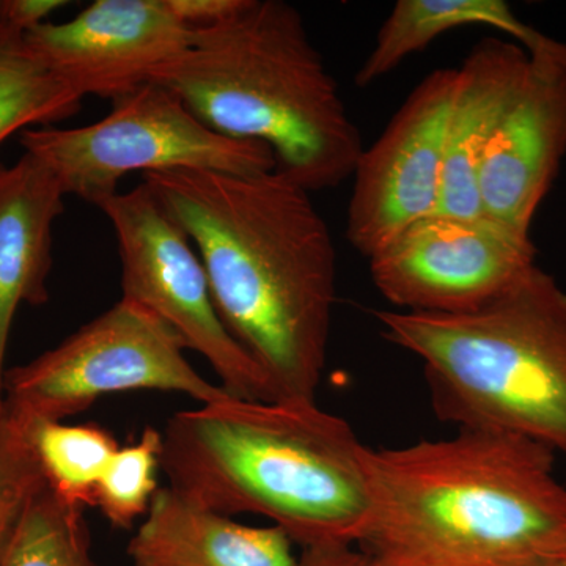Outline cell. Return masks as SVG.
<instances>
[{
	"mask_svg": "<svg viewBox=\"0 0 566 566\" xmlns=\"http://www.w3.org/2000/svg\"><path fill=\"white\" fill-rule=\"evenodd\" d=\"M191 238L223 324L274 398L316 403L337 300L333 233L311 191L277 169L142 175Z\"/></svg>",
	"mask_w": 566,
	"mask_h": 566,
	"instance_id": "6da1fadb",
	"label": "cell"
},
{
	"mask_svg": "<svg viewBox=\"0 0 566 566\" xmlns=\"http://www.w3.org/2000/svg\"><path fill=\"white\" fill-rule=\"evenodd\" d=\"M554 461L494 431L370 449L371 512L357 546L379 566H560L566 485Z\"/></svg>",
	"mask_w": 566,
	"mask_h": 566,
	"instance_id": "7a4b0ae2",
	"label": "cell"
},
{
	"mask_svg": "<svg viewBox=\"0 0 566 566\" xmlns=\"http://www.w3.org/2000/svg\"><path fill=\"white\" fill-rule=\"evenodd\" d=\"M161 434L167 486L193 504L268 517L303 549L363 539L370 447L318 405L230 395L177 412Z\"/></svg>",
	"mask_w": 566,
	"mask_h": 566,
	"instance_id": "3957f363",
	"label": "cell"
},
{
	"mask_svg": "<svg viewBox=\"0 0 566 566\" xmlns=\"http://www.w3.org/2000/svg\"><path fill=\"white\" fill-rule=\"evenodd\" d=\"M148 82L214 132L266 145L279 172L311 192L352 178L365 147L303 14L283 0H245L230 20L193 31Z\"/></svg>",
	"mask_w": 566,
	"mask_h": 566,
	"instance_id": "277c9868",
	"label": "cell"
},
{
	"mask_svg": "<svg viewBox=\"0 0 566 566\" xmlns=\"http://www.w3.org/2000/svg\"><path fill=\"white\" fill-rule=\"evenodd\" d=\"M375 316L387 342L419 357L439 420L566 457V289L553 275L534 266L469 314Z\"/></svg>",
	"mask_w": 566,
	"mask_h": 566,
	"instance_id": "5b68a950",
	"label": "cell"
},
{
	"mask_svg": "<svg viewBox=\"0 0 566 566\" xmlns=\"http://www.w3.org/2000/svg\"><path fill=\"white\" fill-rule=\"evenodd\" d=\"M109 115L77 128H31L24 151L41 159L66 196L96 205L126 175L192 169L251 175L277 169L266 145L238 140L200 120L180 96L156 82L117 99Z\"/></svg>",
	"mask_w": 566,
	"mask_h": 566,
	"instance_id": "8992f818",
	"label": "cell"
},
{
	"mask_svg": "<svg viewBox=\"0 0 566 566\" xmlns=\"http://www.w3.org/2000/svg\"><path fill=\"white\" fill-rule=\"evenodd\" d=\"M185 349L169 324L122 297L62 344L7 370L3 403L20 419L62 422L107 394L164 390L202 405L230 397L189 364Z\"/></svg>",
	"mask_w": 566,
	"mask_h": 566,
	"instance_id": "52a82bcc",
	"label": "cell"
},
{
	"mask_svg": "<svg viewBox=\"0 0 566 566\" xmlns=\"http://www.w3.org/2000/svg\"><path fill=\"white\" fill-rule=\"evenodd\" d=\"M109 219L122 263V297L153 312L203 357L221 387L248 400H275L251 354L223 324L191 238L145 182L95 205Z\"/></svg>",
	"mask_w": 566,
	"mask_h": 566,
	"instance_id": "ba28073f",
	"label": "cell"
},
{
	"mask_svg": "<svg viewBox=\"0 0 566 566\" xmlns=\"http://www.w3.org/2000/svg\"><path fill=\"white\" fill-rule=\"evenodd\" d=\"M531 237L490 219L431 214L375 253L370 274L395 311L458 315L479 311L536 266Z\"/></svg>",
	"mask_w": 566,
	"mask_h": 566,
	"instance_id": "9c48e42d",
	"label": "cell"
},
{
	"mask_svg": "<svg viewBox=\"0 0 566 566\" xmlns=\"http://www.w3.org/2000/svg\"><path fill=\"white\" fill-rule=\"evenodd\" d=\"M455 85L457 69L431 71L381 136L360 153L353 172L346 238L365 259L438 211Z\"/></svg>",
	"mask_w": 566,
	"mask_h": 566,
	"instance_id": "30bf717a",
	"label": "cell"
},
{
	"mask_svg": "<svg viewBox=\"0 0 566 566\" xmlns=\"http://www.w3.org/2000/svg\"><path fill=\"white\" fill-rule=\"evenodd\" d=\"M164 0H96L73 20L25 33L33 54L82 98L117 99L191 44Z\"/></svg>",
	"mask_w": 566,
	"mask_h": 566,
	"instance_id": "8fae6325",
	"label": "cell"
},
{
	"mask_svg": "<svg viewBox=\"0 0 566 566\" xmlns=\"http://www.w3.org/2000/svg\"><path fill=\"white\" fill-rule=\"evenodd\" d=\"M566 155V66L532 57L480 161V207L521 237L556 180Z\"/></svg>",
	"mask_w": 566,
	"mask_h": 566,
	"instance_id": "7c38bea8",
	"label": "cell"
},
{
	"mask_svg": "<svg viewBox=\"0 0 566 566\" xmlns=\"http://www.w3.org/2000/svg\"><path fill=\"white\" fill-rule=\"evenodd\" d=\"M528 61L531 55L515 41L491 36L480 40L458 66L436 214L483 218L476 185L480 161Z\"/></svg>",
	"mask_w": 566,
	"mask_h": 566,
	"instance_id": "4fadbf2b",
	"label": "cell"
},
{
	"mask_svg": "<svg viewBox=\"0 0 566 566\" xmlns=\"http://www.w3.org/2000/svg\"><path fill=\"white\" fill-rule=\"evenodd\" d=\"M65 197L59 178L31 153L0 172V403L18 308L50 301L52 230Z\"/></svg>",
	"mask_w": 566,
	"mask_h": 566,
	"instance_id": "5bb4252c",
	"label": "cell"
},
{
	"mask_svg": "<svg viewBox=\"0 0 566 566\" xmlns=\"http://www.w3.org/2000/svg\"><path fill=\"white\" fill-rule=\"evenodd\" d=\"M281 527H253L159 488L132 542L133 566H300Z\"/></svg>",
	"mask_w": 566,
	"mask_h": 566,
	"instance_id": "9a60e30c",
	"label": "cell"
},
{
	"mask_svg": "<svg viewBox=\"0 0 566 566\" xmlns=\"http://www.w3.org/2000/svg\"><path fill=\"white\" fill-rule=\"evenodd\" d=\"M463 28L497 29L532 57L566 66V44L521 21L504 0H398L357 71L356 85L368 87L439 36Z\"/></svg>",
	"mask_w": 566,
	"mask_h": 566,
	"instance_id": "2e32d148",
	"label": "cell"
},
{
	"mask_svg": "<svg viewBox=\"0 0 566 566\" xmlns=\"http://www.w3.org/2000/svg\"><path fill=\"white\" fill-rule=\"evenodd\" d=\"M82 99L33 54L25 33L0 22V145L31 126L73 117Z\"/></svg>",
	"mask_w": 566,
	"mask_h": 566,
	"instance_id": "e0dca14e",
	"label": "cell"
},
{
	"mask_svg": "<svg viewBox=\"0 0 566 566\" xmlns=\"http://www.w3.org/2000/svg\"><path fill=\"white\" fill-rule=\"evenodd\" d=\"M17 419L24 424L52 493L74 509L95 505L96 485L111 458L120 449L114 436L99 424Z\"/></svg>",
	"mask_w": 566,
	"mask_h": 566,
	"instance_id": "ac0fdd59",
	"label": "cell"
},
{
	"mask_svg": "<svg viewBox=\"0 0 566 566\" xmlns=\"http://www.w3.org/2000/svg\"><path fill=\"white\" fill-rule=\"evenodd\" d=\"M0 566H98L82 510L44 486L21 516Z\"/></svg>",
	"mask_w": 566,
	"mask_h": 566,
	"instance_id": "d6986e66",
	"label": "cell"
},
{
	"mask_svg": "<svg viewBox=\"0 0 566 566\" xmlns=\"http://www.w3.org/2000/svg\"><path fill=\"white\" fill-rule=\"evenodd\" d=\"M161 431L145 427L139 441L120 447L111 458L95 490V505L114 527L132 528L145 517L159 491Z\"/></svg>",
	"mask_w": 566,
	"mask_h": 566,
	"instance_id": "ffe728a7",
	"label": "cell"
},
{
	"mask_svg": "<svg viewBox=\"0 0 566 566\" xmlns=\"http://www.w3.org/2000/svg\"><path fill=\"white\" fill-rule=\"evenodd\" d=\"M46 486L20 422L0 403V558L33 497Z\"/></svg>",
	"mask_w": 566,
	"mask_h": 566,
	"instance_id": "44dd1931",
	"label": "cell"
},
{
	"mask_svg": "<svg viewBox=\"0 0 566 566\" xmlns=\"http://www.w3.org/2000/svg\"><path fill=\"white\" fill-rule=\"evenodd\" d=\"M170 13L192 31L210 29L230 20L245 0H164Z\"/></svg>",
	"mask_w": 566,
	"mask_h": 566,
	"instance_id": "7402d4cb",
	"label": "cell"
},
{
	"mask_svg": "<svg viewBox=\"0 0 566 566\" xmlns=\"http://www.w3.org/2000/svg\"><path fill=\"white\" fill-rule=\"evenodd\" d=\"M70 6L63 0H0V22L28 33L50 22L55 11Z\"/></svg>",
	"mask_w": 566,
	"mask_h": 566,
	"instance_id": "603a6c76",
	"label": "cell"
},
{
	"mask_svg": "<svg viewBox=\"0 0 566 566\" xmlns=\"http://www.w3.org/2000/svg\"><path fill=\"white\" fill-rule=\"evenodd\" d=\"M300 566H379L370 554L359 546L305 547L300 556Z\"/></svg>",
	"mask_w": 566,
	"mask_h": 566,
	"instance_id": "cb8c5ba5",
	"label": "cell"
},
{
	"mask_svg": "<svg viewBox=\"0 0 566 566\" xmlns=\"http://www.w3.org/2000/svg\"><path fill=\"white\" fill-rule=\"evenodd\" d=\"M560 566H566V554H565L564 562H562V565H560Z\"/></svg>",
	"mask_w": 566,
	"mask_h": 566,
	"instance_id": "d4e9b609",
	"label": "cell"
}]
</instances>
